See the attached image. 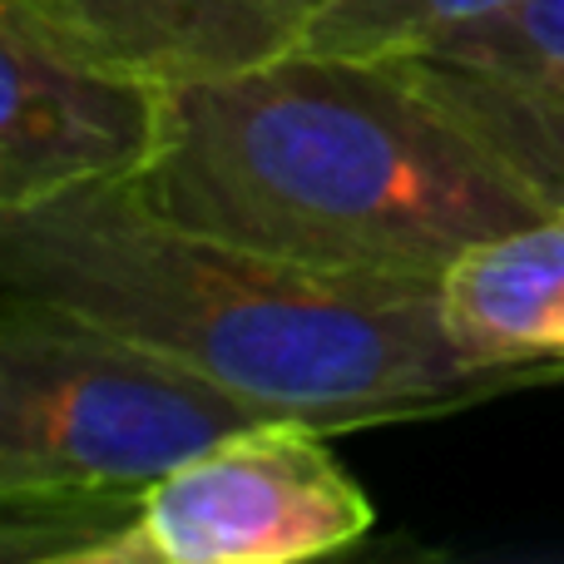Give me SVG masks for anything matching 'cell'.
Masks as SVG:
<instances>
[{
  "label": "cell",
  "instance_id": "cell-8",
  "mask_svg": "<svg viewBox=\"0 0 564 564\" xmlns=\"http://www.w3.org/2000/svg\"><path fill=\"white\" fill-rule=\"evenodd\" d=\"M401 65L520 184L535 188L550 208H564V89L516 85L426 55H401Z\"/></svg>",
  "mask_w": 564,
  "mask_h": 564
},
{
  "label": "cell",
  "instance_id": "cell-4",
  "mask_svg": "<svg viewBox=\"0 0 564 564\" xmlns=\"http://www.w3.org/2000/svg\"><path fill=\"white\" fill-rule=\"evenodd\" d=\"M332 431L268 421L134 496L115 564H302L347 555L377 525Z\"/></svg>",
  "mask_w": 564,
  "mask_h": 564
},
{
  "label": "cell",
  "instance_id": "cell-9",
  "mask_svg": "<svg viewBox=\"0 0 564 564\" xmlns=\"http://www.w3.org/2000/svg\"><path fill=\"white\" fill-rule=\"evenodd\" d=\"M510 0H327L307 50L351 59L426 55L446 35L506 10Z\"/></svg>",
  "mask_w": 564,
  "mask_h": 564
},
{
  "label": "cell",
  "instance_id": "cell-2",
  "mask_svg": "<svg viewBox=\"0 0 564 564\" xmlns=\"http://www.w3.org/2000/svg\"><path fill=\"white\" fill-rule=\"evenodd\" d=\"M139 194L194 234L341 273L441 282L480 238L545 214L401 59L292 50L174 85Z\"/></svg>",
  "mask_w": 564,
  "mask_h": 564
},
{
  "label": "cell",
  "instance_id": "cell-3",
  "mask_svg": "<svg viewBox=\"0 0 564 564\" xmlns=\"http://www.w3.org/2000/svg\"><path fill=\"white\" fill-rule=\"evenodd\" d=\"M268 421L288 416L154 341L0 288V500L139 496Z\"/></svg>",
  "mask_w": 564,
  "mask_h": 564
},
{
  "label": "cell",
  "instance_id": "cell-1",
  "mask_svg": "<svg viewBox=\"0 0 564 564\" xmlns=\"http://www.w3.org/2000/svg\"><path fill=\"white\" fill-rule=\"evenodd\" d=\"M0 288L154 341L332 436L555 387L460 357L431 278L341 273L194 234L134 178L0 214Z\"/></svg>",
  "mask_w": 564,
  "mask_h": 564
},
{
  "label": "cell",
  "instance_id": "cell-5",
  "mask_svg": "<svg viewBox=\"0 0 564 564\" xmlns=\"http://www.w3.org/2000/svg\"><path fill=\"white\" fill-rule=\"evenodd\" d=\"M174 119V85L75 50L0 0V214L144 178Z\"/></svg>",
  "mask_w": 564,
  "mask_h": 564
},
{
  "label": "cell",
  "instance_id": "cell-6",
  "mask_svg": "<svg viewBox=\"0 0 564 564\" xmlns=\"http://www.w3.org/2000/svg\"><path fill=\"white\" fill-rule=\"evenodd\" d=\"M75 50L198 85L307 50L327 0H10Z\"/></svg>",
  "mask_w": 564,
  "mask_h": 564
},
{
  "label": "cell",
  "instance_id": "cell-7",
  "mask_svg": "<svg viewBox=\"0 0 564 564\" xmlns=\"http://www.w3.org/2000/svg\"><path fill=\"white\" fill-rule=\"evenodd\" d=\"M436 292L466 361L564 381V208L470 243Z\"/></svg>",
  "mask_w": 564,
  "mask_h": 564
},
{
  "label": "cell",
  "instance_id": "cell-10",
  "mask_svg": "<svg viewBox=\"0 0 564 564\" xmlns=\"http://www.w3.org/2000/svg\"><path fill=\"white\" fill-rule=\"evenodd\" d=\"M426 59H446L516 85L564 89V0H510L506 10L431 45Z\"/></svg>",
  "mask_w": 564,
  "mask_h": 564
}]
</instances>
